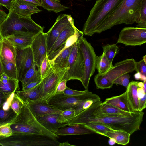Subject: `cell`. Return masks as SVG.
<instances>
[{
  "instance_id": "obj_28",
  "label": "cell",
  "mask_w": 146,
  "mask_h": 146,
  "mask_svg": "<svg viewBox=\"0 0 146 146\" xmlns=\"http://www.w3.org/2000/svg\"><path fill=\"white\" fill-rule=\"evenodd\" d=\"M40 83L35 87L29 90L23 91H16V93L19 98L24 102L27 99L35 100L39 99V88Z\"/></svg>"
},
{
  "instance_id": "obj_42",
  "label": "cell",
  "mask_w": 146,
  "mask_h": 146,
  "mask_svg": "<svg viewBox=\"0 0 146 146\" xmlns=\"http://www.w3.org/2000/svg\"><path fill=\"white\" fill-rule=\"evenodd\" d=\"M61 115L68 124L69 122L75 116V113L73 108H70L62 111Z\"/></svg>"
},
{
  "instance_id": "obj_37",
  "label": "cell",
  "mask_w": 146,
  "mask_h": 146,
  "mask_svg": "<svg viewBox=\"0 0 146 146\" xmlns=\"http://www.w3.org/2000/svg\"><path fill=\"white\" fill-rule=\"evenodd\" d=\"M53 68L47 56L43 60L40 67V75L41 78L43 79L48 76Z\"/></svg>"
},
{
  "instance_id": "obj_12",
  "label": "cell",
  "mask_w": 146,
  "mask_h": 146,
  "mask_svg": "<svg viewBox=\"0 0 146 146\" xmlns=\"http://www.w3.org/2000/svg\"><path fill=\"white\" fill-rule=\"evenodd\" d=\"M78 30L74 25V19L70 15L68 23L62 29L47 54L50 61L53 60L64 49L70 46L69 43L66 41Z\"/></svg>"
},
{
  "instance_id": "obj_54",
  "label": "cell",
  "mask_w": 146,
  "mask_h": 146,
  "mask_svg": "<svg viewBox=\"0 0 146 146\" xmlns=\"http://www.w3.org/2000/svg\"><path fill=\"white\" fill-rule=\"evenodd\" d=\"M141 74L139 72H137L134 75V77L136 80H140Z\"/></svg>"
},
{
  "instance_id": "obj_16",
  "label": "cell",
  "mask_w": 146,
  "mask_h": 146,
  "mask_svg": "<svg viewBox=\"0 0 146 146\" xmlns=\"http://www.w3.org/2000/svg\"><path fill=\"white\" fill-rule=\"evenodd\" d=\"M69 15H70L62 14L58 16L53 25L46 33L47 55L62 29L68 23Z\"/></svg>"
},
{
  "instance_id": "obj_5",
  "label": "cell",
  "mask_w": 146,
  "mask_h": 146,
  "mask_svg": "<svg viewBox=\"0 0 146 146\" xmlns=\"http://www.w3.org/2000/svg\"><path fill=\"white\" fill-rule=\"evenodd\" d=\"M123 0H96L84 23L82 32L92 36L98 25L120 5Z\"/></svg>"
},
{
  "instance_id": "obj_26",
  "label": "cell",
  "mask_w": 146,
  "mask_h": 146,
  "mask_svg": "<svg viewBox=\"0 0 146 146\" xmlns=\"http://www.w3.org/2000/svg\"><path fill=\"white\" fill-rule=\"evenodd\" d=\"M104 102L123 111L131 112L127 100L125 92L117 96L107 98Z\"/></svg>"
},
{
  "instance_id": "obj_2",
  "label": "cell",
  "mask_w": 146,
  "mask_h": 146,
  "mask_svg": "<svg viewBox=\"0 0 146 146\" xmlns=\"http://www.w3.org/2000/svg\"><path fill=\"white\" fill-rule=\"evenodd\" d=\"M142 0H123L120 5L100 23L95 33H100L118 25L138 23Z\"/></svg>"
},
{
  "instance_id": "obj_41",
  "label": "cell",
  "mask_w": 146,
  "mask_h": 146,
  "mask_svg": "<svg viewBox=\"0 0 146 146\" xmlns=\"http://www.w3.org/2000/svg\"><path fill=\"white\" fill-rule=\"evenodd\" d=\"M13 132L10 124L0 126V137H7L12 135Z\"/></svg>"
},
{
  "instance_id": "obj_11",
  "label": "cell",
  "mask_w": 146,
  "mask_h": 146,
  "mask_svg": "<svg viewBox=\"0 0 146 146\" xmlns=\"http://www.w3.org/2000/svg\"><path fill=\"white\" fill-rule=\"evenodd\" d=\"M91 99H101L98 95L89 91L83 94L77 96H67L62 93L56 94L48 103L60 110L64 111L74 108L81 102Z\"/></svg>"
},
{
  "instance_id": "obj_4",
  "label": "cell",
  "mask_w": 146,
  "mask_h": 146,
  "mask_svg": "<svg viewBox=\"0 0 146 146\" xmlns=\"http://www.w3.org/2000/svg\"><path fill=\"white\" fill-rule=\"evenodd\" d=\"M13 133H29L57 139L58 136L42 126L33 114L27 104L23 102L21 110L10 124Z\"/></svg>"
},
{
  "instance_id": "obj_52",
  "label": "cell",
  "mask_w": 146,
  "mask_h": 146,
  "mask_svg": "<svg viewBox=\"0 0 146 146\" xmlns=\"http://www.w3.org/2000/svg\"><path fill=\"white\" fill-rule=\"evenodd\" d=\"M75 146L70 144L68 141L60 143L58 145V146Z\"/></svg>"
},
{
  "instance_id": "obj_25",
  "label": "cell",
  "mask_w": 146,
  "mask_h": 146,
  "mask_svg": "<svg viewBox=\"0 0 146 146\" xmlns=\"http://www.w3.org/2000/svg\"><path fill=\"white\" fill-rule=\"evenodd\" d=\"M42 78L40 72V66L34 62L32 66L27 72L21 82L22 88L31 83Z\"/></svg>"
},
{
  "instance_id": "obj_46",
  "label": "cell",
  "mask_w": 146,
  "mask_h": 146,
  "mask_svg": "<svg viewBox=\"0 0 146 146\" xmlns=\"http://www.w3.org/2000/svg\"><path fill=\"white\" fill-rule=\"evenodd\" d=\"M146 95L141 98L138 99V108L139 111H143L146 108Z\"/></svg>"
},
{
  "instance_id": "obj_31",
  "label": "cell",
  "mask_w": 146,
  "mask_h": 146,
  "mask_svg": "<svg viewBox=\"0 0 146 146\" xmlns=\"http://www.w3.org/2000/svg\"><path fill=\"white\" fill-rule=\"evenodd\" d=\"M113 66L112 64L109 61L104 53H103L101 55L97 56L96 68L98 73H104Z\"/></svg>"
},
{
  "instance_id": "obj_44",
  "label": "cell",
  "mask_w": 146,
  "mask_h": 146,
  "mask_svg": "<svg viewBox=\"0 0 146 146\" xmlns=\"http://www.w3.org/2000/svg\"><path fill=\"white\" fill-rule=\"evenodd\" d=\"M88 90L83 91H78L71 89L67 87L63 92V93L65 95L69 96H77L83 94L88 92Z\"/></svg>"
},
{
  "instance_id": "obj_33",
  "label": "cell",
  "mask_w": 146,
  "mask_h": 146,
  "mask_svg": "<svg viewBox=\"0 0 146 146\" xmlns=\"http://www.w3.org/2000/svg\"><path fill=\"white\" fill-rule=\"evenodd\" d=\"M0 59L2 65L3 73L6 74L10 78L17 79L18 73L15 64L0 58Z\"/></svg>"
},
{
  "instance_id": "obj_14",
  "label": "cell",
  "mask_w": 146,
  "mask_h": 146,
  "mask_svg": "<svg viewBox=\"0 0 146 146\" xmlns=\"http://www.w3.org/2000/svg\"><path fill=\"white\" fill-rule=\"evenodd\" d=\"M34 62L33 54L30 46L21 50L16 49L15 65L18 73L17 79L19 81H21Z\"/></svg>"
},
{
  "instance_id": "obj_18",
  "label": "cell",
  "mask_w": 146,
  "mask_h": 146,
  "mask_svg": "<svg viewBox=\"0 0 146 146\" xmlns=\"http://www.w3.org/2000/svg\"><path fill=\"white\" fill-rule=\"evenodd\" d=\"M35 5L21 0H14L11 7L17 14L23 17H29L42 11Z\"/></svg>"
},
{
  "instance_id": "obj_38",
  "label": "cell",
  "mask_w": 146,
  "mask_h": 146,
  "mask_svg": "<svg viewBox=\"0 0 146 146\" xmlns=\"http://www.w3.org/2000/svg\"><path fill=\"white\" fill-rule=\"evenodd\" d=\"M140 20L137 27L146 28V0H142L140 11Z\"/></svg>"
},
{
  "instance_id": "obj_1",
  "label": "cell",
  "mask_w": 146,
  "mask_h": 146,
  "mask_svg": "<svg viewBox=\"0 0 146 146\" xmlns=\"http://www.w3.org/2000/svg\"><path fill=\"white\" fill-rule=\"evenodd\" d=\"M144 113L143 111L133 112L130 115L113 117H94L78 114L68 122V125H84L89 122L101 123L111 129L123 131L131 135L140 129Z\"/></svg>"
},
{
  "instance_id": "obj_56",
  "label": "cell",
  "mask_w": 146,
  "mask_h": 146,
  "mask_svg": "<svg viewBox=\"0 0 146 146\" xmlns=\"http://www.w3.org/2000/svg\"><path fill=\"white\" fill-rule=\"evenodd\" d=\"M3 73V70L2 66V65L0 59V75H1Z\"/></svg>"
},
{
  "instance_id": "obj_21",
  "label": "cell",
  "mask_w": 146,
  "mask_h": 146,
  "mask_svg": "<svg viewBox=\"0 0 146 146\" xmlns=\"http://www.w3.org/2000/svg\"><path fill=\"white\" fill-rule=\"evenodd\" d=\"M138 82L132 81L129 82L126 88L125 96L131 112H138V98L137 89Z\"/></svg>"
},
{
  "instance_id": "obj_45",
  "label": "cell",
  "mask_w": 146,
  "mask_h": 146,
  "mask_svg": "<svg viewBox=\"0 0 146 146\" xmlns=\"http://www.w3.org/2000/svg\"><path fill=\"white\" fill-rule=\"evenodd\" d=\"M67 80L65 79H62L59 83L57 86L56 94L63 93L67 87Z\"/></svg>"
},
{
  "instance_id": "obj_24",
  "label": "cell",
  "mask_w": 146,
  "mask_h": 146,
  "mask_svg": "<svg viewBox=\"0 0 146 146\" xmlns=\"http://www.w3.org/2000/svg\"><path fill=\"white\" fill-rule=\"evenodd\" d=\"M72 45L64 49L53 60L50 61L53 68L60 70L66 68Z\"/></svg>"
},
{
  "instance_id": "obj_6",
  "label": "cell",
  "mask_w": 146,
  "mask_h": 146,
  "mask_svg": "<svg viewBox=\"0 0 146 146\" xmlns=\"http://www.w3.org/2000/svg\"><path fill=\"white\" fill-rule=\"evenodd\" d=\"M57 139L40 135L13 133L7 137H0V145L3 146H58Z\"/></svg>"
},
{
  "instance_id": "obj_29",
  "label": "cell",
  "mask_w": 146,
  "mask_h": 146,
  "mask_svg": "<svg viewBox=\"0 0 146 146\" xmlns=\"http://www.w3.org/2000/svg\"><path fill=\"white\" fill-rule=\"evenodd\" d=\"M19 82L17 79L10 78L8 82L3 83L0 80V91L7 97H9L19 88Z\"/></svg>"
},
{
  "instance_id": "obj_36",
  "label": "cell",
  "mask_w": 146,
  "mask_h": 146,
  "mask_svg": "<svg viewBox=\"0 0 146 146\" xmlns=\"http://www.w3.org/2000/svg\"><path fill=\"white\" fill-rule=\"evenodd\" d=\"M100 100L101 99H91L81 102L73 108L75 111V116L89 108L93 104Z\"/></svg>"
},
{
  "instance_id": "obj_34",
  "label": "cell",
  "mask_w": 146,
  "mask_h": 146,
  "mask_svg": "<svg viewBox=\"0 0 146 146\" xmlns=\"http://www.w3.org/2000/svg\"><path fill=\"white\" fill-rule=\"evenodd\" d=\"M84 125L86 127L97 133L104 136L106 133L111 129L101 123L96 122H89Z\"/></svg>"
},
{
  "instance_id": "obj_63",
  "label": "cell",
  "mask_w": 146,
  "mask_h": 146,
  "mask_svg": "<svg viewBox=\"0 0 146 146\" xmlns=\"http://www.w3.org/2000/svg\"><path fill=\"white\" fill-rule=\"evenodd\" d=\"M84 0L89 1V0Z\"/></svg>"
},
{
  "instance_id": "obj_40",
  "label": "cell",
  "mask_w": 146,
  "mask_h": 146,
  "mask_svg": "<svg viewBox=\"0 0 146 146\" xmlns=\"http://www.w3.org/2000/svg\"><path fill=\"white\" fill-rule=\"evenodd\" d=\"M130 78V76L128 73H125L116 78L113 83L120 85L127 88L129 83Z\"/></svg>"
},
{
  "instance_id": "obj_15",
  "label": "cell",
  "mask_w": 146,
  "mask_h": 146,
  "mask_svg": "<svg viewBox=\"0 0 146 146\" xmlns=\"http://www.w3.org/2000/svg\"><path fill=\"white\" fill-rule=\"evenodd\" d=\"M46 33L39 32L35 36L30 46L33 53L34 62L40 67L46 56Z\"/></svg>"
},
{
  "instance_id": "obj_39",
  "label": "cell",
  "mask_w": 146,
  "mask_h": 146,
  "mask_svg": "<svg viewBox=\"0 0 146 146\" xmlns=\"http://www.w3.org/2000/svg\"><path fill=\"white\" fill-rule=\"evenodd\" d=\"M23 102L16 93H14L11 100L10 106L13 110L17 115L19 112Z\"/></svg>"
},
{
  "instance_id": "obj_53",
  "label": "cell",
  "mask_w": 146,
  "mask_h": 146,
  "mask_svg": "<svg viewBox=\"0 0 146 146\" xmlns=\"http://www.w3.org/2000/svg\"><path fill=\"white\" fill-rule=\"evenodd\" d=\"M108 143L111 146L114 145L116 143L115 140L113 138H110L108 141Z\"/></svg>"
},
{
  "instance_id": "obj_8",
  "label": "cell",
  "mask_w": 146,
  "mask_h": 146,
  "mask_svg": "<svg viewBox=\"0 0 146 146\" xmlns=\"http://www.w3.org/2000/svg\"><path fill=\"white\" fill-rule=\"evenodd\" d=\"M81 54L84 66V72L81 82L86 90H88L90 79L96 69L97 56L90 43L83 36L77 42Z\"/></svg>"
},
{
  "instance_id": "obj_47",
  "label": "cell",
  "mask_w": 146,
  "mask_h": 146,
  "mask_svg": "<svg viewBox=\"0 0 146 146\" xmlns=\"http://www.w3.org/2000/svg\"><path fill=\"white\" fill-rule=\"evenodd\" d=\"M42 80V79L41 78L37 81L31 83L25 87L23 88L22 90L26 91L32 88L41 83Z\"/></svg>"
},
{
  "instance_id": "obj_3",
  "label": "cell",
  "mask_w": 146,
  "mask_h": 146,
  "mask_svg": "<svg viewBox=\"0 0 146 146\" xmlns=\"http://www.w3.org/2000/svg\"><path fill=\"white\" fill-rule=\"evenodd\" d=\"M5 19L0 24V34L3 38L17 33H24L36 35L43 31L44 27L35 23L31 16L23 17L13 9L9 10Z\"/></svg>"
},
{
  "instance_id": "obj_55",
  "label": "cell",
  "mask_w": 146,
  "mask_h": 146,
  "mask_svg": "<svg viewBox=\"0 0 146 146\" xmlns=\"http://www.w3.org/2000/svg\"><path fill=\"white\" fill-rule=\"evenodd\" d=\"M146 76L141 74L140 80L143 81H146Z\"/></svg>"
},
{
  "instance_id": "obj_30",
  "label": "cell",
  "mask_w": 146,
  "mask_h": 146,
  "mask_svg": "<svg viewBox=\"0 0 146 146\" xmlns=\"http://www.w3.org/2000/svg\"><path fill=\"white\" fill-rule=\"evenodd\" d=\"M42 6L48 11L57 13L69 8L64 6L55 0H40Z\"/></svg>"
},
{
  "instance_id": "obj_22",
  "label": "cell",
  "mask_w": 146,
  "mask_h": 146,
  "mask_svg": "<svg viewBox=\"0 0 146 146\" xmlns=\"http://www.w3.org/2000/svg\"><path fill=\"white\" fill-rule=\"evenodd\" d=\"M16 48L6 38H3L0 43V58L15 64Z\"/></svg>"
},
{
  "instance_id": "obj_32",
  "label": "cell",
  "mask_w": 146,
  "mask_h": 146,
  "mask_svg": "<svg viewBox=\"0 0 146 146\" xmlns=\"http://www.w3.org/2000/svg\"><path fill=\"white\" fill-rule=\"evenodd\" d=\"M17 114L11 107L7 110L0 107V126L10 124L15 119Z\"/></svg>"
},
{
  "instance_id": "obj_13",
  "label": "cell",
  "mask_w": 146,
  "mask_h": 146,
  "mask_svg": "<svg viewBox=\"0 0 146 146\" xmlns=\"http://www.w3.org/2000/svg\"><path fill=\"white\" fill-rule=\"evenodd\" d=\"M146 42V28L127 27L123 28L120 32L117 43L134 46Z\"/></svg>"
},
{
  "instance_id": "obj_49",
  "label": "cell",
  "mask_w": 146,
  "mask_h": 146,
  "mask_svg": "<svg viewBox=\"0 0 146 146\" xmlns=\"http://www.w3.org/2000/svg\"><path fill=\"white\" fill-rule=\"evenodd\" d=\"M9 97L6 96L3 93L0 91V107L7 100Z\"/></svg>"
},
{
  "instance_id": "obj_59",
  "label": "cell",
  "mask_w": 146,
  "mask_h": 146,
  "mask_svg": "<svg viewBox=\"0 0 146 146\" xmlns=\"http://www.w3.org/2000/svg\"><path fill=\"white\" fill-rule=\"evenodd\" d=\"M3 38L2 37V36H1L0 34V42L2 40V39H3Z\"/></svg>"
},
{
  "instance_id": "obj_61",
  "label": "cell",
  "mask_w": 146,
  "mask_h": 146,
  "mask_svg": "<svg viewBox=\"0 0 146 146\" xmlns=\"http://www.w3.org/2000/svg\"><path fill=\"white\" fill-rule=\"evenodd\" d=\"M2 79V75H0V80Z\"/></svg>"
},
{
  "instance_id": "obj_57",
  "label": "cell",
  "mask_w": 146,
  "mask_h": 146,
  "mask_svg": "<svg viewBox=\"0 0 146 146\" xmlns=\"http://www.w3.org/2000/svg\"><path fill=\"white\" fill-rule=\"evenodd\" d=\"M143 83L142 82H138V86L139 87L143 88Z\"/></svg>"
},
{
  "instance_id": "obj_48",
  "label": "cell",
  "mask_w": 146,
  "mask_h": 146,
  "mask_svg": "<svg viewBox=\"0 0 146 146\" xmlns=\"http://www.w3.org/2000/svg\"><path fill=\"white\" fill-rule=\"evenodd\" d=\"M14 0H0V5L7 8L9 10L11 9V5Z\"/></svg>"
},
{
  "instance_id": "obj_27",
  "label": "cell",
  "mask_w": 146,
  "mask_h": 146,
  "mask_svg": "<svg viewBox=\"0 0 146 146\" xmlns=\"http://www.w3.org/2000/svg\"><path fill=\"white\" fill-rule=\"evenodd\" d=\"M130 135L129 133L123 131L111 129L104 136L114 139L118 144L125 145L129 143Z\"/></svg>"
},
{
  "instance_id": "obj_51",
  "label": "cell",
  "mask_w": 146,
  "mask_h": 146,
  "mask_svg": "<svg viewBox=\"0 0 146 146\" xmlns=\"http://www.w3.org/2000/svg\"><path fill=\"white\" fill-rule=\"evenodd\" d=\"M7 14L2 10H0V24L5 19Z\"/></svg>"
},
{
  "instance_id": "obj_20",
  "label": "cell",
  "mask_w": 146,
  "mask_h": 146,
  "mask_svg": "<svg viewBox=\"0 0 146 146\" xmlns=\"http://www.w3.org/2000/svg\"><path fill=\"white\" fill-rule=\"evenodd\" d=\"M59 114L50 113L36 118L40 123L46 129L55 134L59 129L68 125L67 123L58 122Z\"/></svg>"
},
{
  "instance_id": "obj_17",
  "label": "cell",
  "mask_w": 146,
  "mask_h": 146,
  "mask_svg": "<svg viewBox=\"0 0 146 146\" xmlns=\"http://www.w3.org/2000/svg\"><path fill=\"white\" fill-rule=\"evenodd\" d=\"M24 102L26 103L36 118L50 113L61 114L62 111L50 105L46 101L39 99L35 100L27 99Z\"/></svg>"
},
{
  "instance_id": "obj_43",
  "label": "cell",
  "mask_w": 146,
  "mask_h": 146,
  "mask_svg": "<svg viewBox=\"0 0 146 146\" xmlns=\"http://www.w3.org/2000/svg\"><path fill=\"white\" fill-rule=\"evenodd\" d=\"M135 70L137 72L146 76V63L143 59L136 62Z\"/></svg>"
},
{
  "instance_id": "obj_62",
  "label": "cell",
  "mask_w": 146,
  "mask_h": 146,
  "mask_svg": "<svg viewBox=\"0 0 146 146\" xmlns=\"http://www.w3.org/2000/svg\"><path fill=\"white\" fill-rule=\"evenodd\" d=\"M56 1H58L59 2H60V0H55Z\"/></svg>"
},
{
  "instance_id": "obj_50",
  "label": "cell",
  "mask_w": 146,
  "mask_h": 146,
  "mask_svg": "<svg viewBox=\"0 0 146 146\" xmlns=\"http://www.w3.org/2000/svg\"><path fill=\"white\" fill-rule=\"evenodd\" d=\"M33 3L37 6H42V3L40 0H21Z\"/></svg>"
},
{
  "instance_id": "obj_10",
  "label": "cell",
  "mask_w": 146,
  "mask_h": 146,
  "mask_svg": "<svg viewBox=\"0 0 146 146\" xmlns=\"http://www.w3.org/2000/svg\"><path fill=\"white\" fill-rule=\"evenodd\" d=\"M77 42L72 46L66 72L62 79H65L67 81L71 80H77L82 82L84 66L82 56Z\"/></svg>"
},
{
  "instance_id": "obj_7",
  "label": "cell",
  "mask_w": 146,
  "mask_h": 146,
  "mask_svg": "<svg viewBox=\"0 0 146 146\" xmlns=\"http://www.w3.org/2000/svg\"><path fill=\"white\" fill-rule=\"evenodd\" d=\"M136 62L134 59H126L116 63L105 73L97 74L94 78L97 88L104 89L112 87L113 81L117 78L135 70Z\"/></svg>"
},
{
  "instance_id": "obj_9",
  "label": "cell",
  "mask_w": 146,
  "mask_h": 146,
  "mask_svg": "<svg viewBox=\"0 0 146 146\" xmlns=\"http://www.w3.org/2000/svg\"><path fill=\"white\" fill-rule=\"evenodd\" d=\"M66 68L60 70L53 68L50 74L42 79L39 88V99L48 102L56 94L57 86L63 78Z\"/></svg>"
},
{
  "instance_id": "obj_58",
  "label": "cell",
  "mask_w": 146,
  "mask_h": 146,
  "mask_svg": "<svg viewBox=\"0 0 146 146\" xmlns=\"http://www.w3.org/2000/svg\"><path fill=\"white\" fill-rule=\"evenodd\" d=\"M143 60H144V62L146 63V56L145 55L143 57Z\"/></svg>"
},
{
  "instance_id": "obj_35",
  "label": "cell",
  "mask_w": 146,
  "mask_h": 146,
  "mask_svg": "<svg viewBox=\"0 0 146 146\" xmlns=\"http://www.w3.org/2000/svg\"><path fill=\"white\" fill-rule=\"evenodd\" d=\"M103 53L111 63L115 56L118 53L119 48L116 44H108L102 46Z\"/></svg>"
},
{
  "instance_id": "obj_19",
  "label": "cell",
  "mask_w": 146,
  "mask_h": 146,
  "mask_svg": "<svg viewBox=\"0 0 146 146\" xmlns=\"http://www.w3.org/2000/svg\"><path fill=\"white\" fill-rule=\"evenodd\" d=\"M36 35L24 33H17L11 35L6 38L18 50L30 46Z\"/></svg>"
},
{
  "instance_id": "obj_23",
  "label": "cell",
  "mask_w": 146,
  "mask_h": 146,
  "mask_svg": "<svg viewBox=\"0 0 146 146\" xmlns=\"http://www.w3.org/2000/svg\"><path fill=\"white\" fill-rule=\"evenodd\" d=\"M68 126L59 129L55 134L58 136H66L95 133L83 125L76 124Z\"/></svg>"
},
{
  "instance_id": "obj_60",
  "label": "cell",
  "mask_w": 146,
  "mask_h": 146,
  "mask_svg": "<svg viewBox=\"0 0 146 146\" xmlns=\"http://www.w3.org/2000/svg\"><path fill=\"white\" fill-rule=\"evenodd\" d=\"M2 6L0 5V10H2L3 8L1 7Z\"/></svg>"
}]
</instances>
